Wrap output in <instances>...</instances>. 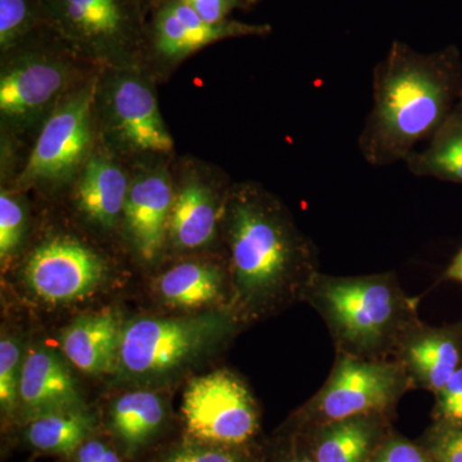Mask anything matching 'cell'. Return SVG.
<instances>
[{"label":"cell","mask_w":462,"mask_h":462,"mask_svg":"<svg viewBox=\"0 0 462 462\" xmlns=\"http://www.w3.org/2000/svg\"><path fill=\"white\" fill-rule=\"evenodd\" d=\"M370 462H438L424 445L396 434L385 436Z\"/></svg>","instance_id":"obj_29"},{"label":"cell","mask_w":462,"mask_h":462,"mask_svg":"<svg viewBox=\"0 0 462 462\" xmlns=\"http://www.w3.org/2000/svg\"><path fill=\"white\" fill-rule=\"evenodd\" d=\"M182 415L191 439L231 448L254 439L260 427L251 392L226 370L191 380L182 398Z\"/></svg>","instance_id":"obj_10"},{"label":"cell","mask_w":462,"mask_h":462,"mask_svg":"<svg viewBox=\"0 0 462 462\" xmlns=\"http://www.w3.org/2000/svg\"><path fill=\"white\" fill-rule=\"evenodd\" d=\"M207 23H218L229 20L236 9L248 8L245 0H180Z\"/></svg>","instance_id":"obj_31"},{"label":"cell","mask_w":462,"mask_h":462,"mask_svg":"<svg viewBox=\"0 0 462 462\" xmlns=\"http://www.w3.org/2000/svg\"><path fill=\"white\" fill-rule=\"evenodd\" d=\"M173 187L169 236L182 251L205 248L214 242L229 189L207 170L188 167Z\"/></svg>","instance_id":"obj_13"},{"label":"cell","mask_w":462,"mask_h":462,"mask_svg":"<svg viewBox=\"0 0 462 462\" xmlns=\"http://www.w3.org/2000/svg\"><path fill=\"white\" fill-rule=\"evenodd\" d=\"M236 327V318L227 312L138 319L124 325L117 369L129 378H162L223 340Z\"/></svg>","instance_id":"obj_6"},{"label":"cell","mask_w":462,"mask_h":462,"mask_svg":"<svg viewBox=\"0 0 462 462\" xmlns=\"http://www.w3.org/2000/svg\"><path fill=\"white\" fill-rule=\"evenodd\" d=\"M393 360L411 389L438 393L462 365V321L442 327L421 322L404 337Z\"/></svg>","instance_id":"obj_15"},{"label":"cell","mask_w":462,"mask_h":462,"mask_svg":"<svg viewBox=\"0 0 462 462\" xmlns=\"http://www.w3.org/2000/svg\"><path fill=\"white\" fill-rule=\"evenodd\" d=\"M460 103H461V106H462V100H461V102H460Z\"/></svg>","instance_id":"obj_36"},{"label":"cell","mask_w":462,"mask_h":462,"mask_svg":"<svg viewBox=\"0 0 462 462\" xmlns=\"http://www.w3.org/2000/svg\"><path fill=\"white\" fill-rule=\"evenodd\" d=\"M23 358L16 340L2 337L0 340V404L7 418L18 409Z\"/></svg>","instance_id":"obj_25"},{"label":"cell","mask_w":462,"mask_h":462,"mask_svg":"<svg viewBox=\"0 0 462 462\" xmlns=\"http://www.w3.org/2000/svg\"><path fill=\"white\" fill-rule=\"evenodd\" d=\"M98 75L79 85L47 118L17 184L54 185L69 180L91 156Z\"/></svg>","instance_id":"obj_9"},{"label":"cell","mask_w":462,"mask_h":462,"mask_svg":"<svg viewBox=\"0 0 462 462\" xmlns=\"http://www.w3.org/2000/svg\"><path fill=\"white\" fill-rule=\"evenodd\" d=\"M165 420L163 401L152 392L139 391L115 401L108 425L124 454L135 457L156 439Z\"/></svg>","instance_id":"obj_20"},{"label":"cell","mask_w":462,"mask_h":462,"mask_svg":"<svg viewBox=\"0 0 462 462\" xmlns=\"http://www.w3.org/2000/svg\"><path fill=\"white\" fill-rule=\"evenodd\" d=\"M157 462H248L236 448L191 439L167 452Z\"/></svg>","instance_id":"obj_27"},{"label":"cell","mask_w":462,"mask_h":462,"mask_svg":"<svg viewBox=\"0 0 462 462\" xmlns=\"http://www.w3.org/2000/svg\"><path fill=\"white\" fill-rule=\"evenodd\" d=\"M225 273L214 263L188 261L158 276L156 291L169 305L181 309L207 306L223 294Z\"/></svg>","instance_id":"obj_22"},{"label":"cell","mask_w":462,"mask_h":462,"mask_svg":"<svg viewBox=\"0 0 462 462\" xmlns=\"http://www.w3.org/2000/svg\"><path fill=\"white\" fill-rule=\"evenodd\" d=\"M422 445L438 462H462V425L434 421Z\"/></svg>","instance_id":"obj_28"},{"label":"cell","mask_w":462,"mask_h":462,"mask_svg":"<svg viewBox=\"0 0 462 462\" xmlns=\"http://www.w3.org/2000/svg\"><path fill=\"white\" fill-rule=\"evenodd\" d=\"M130 181L114 158L91 154L76 187V202L81 214L102 229H114L124 217Z\"/></svg>","instance_id":"obj_19"},{"label":"cell","mask_w":462,"mask_h":462,"mask_svg":"<svg viewBox=\"0 0 462 462\" xmlns=\"http://www.w3.org/2000/svg\"><path fill=\"white\" fill-rule=\"evenodd\" d=\"M434 397V421L462 425V365Z\"/></svg>","instance_id":"obj_30"},{"label":"cell","mask_w":462,"mask_h":462,"mask_svg":"<svg viewBox=\"0 0 462 462\" xmlns=\"http://www.w3.org/2000/svg\"><path fill=\"white\" fill-rule=\"evenodd\" d=\"M173 184L165 167L143 169L130 181L124 211L125 230L142 260L160 257L169 236Z\"/></svg>","instance_id":"obj_14"},{"label":"cell","mask_w":462,"mask_h":462,"mask_svg":"<svg viewBox=\"0 0 462 462\" xmlns=\"http://www.w3.org/2000/svg\"><path fill=\"white\" fill-rule=\"evenodd\" d=\"M221 226L236 311L258 316L303 300L319 273L318 251L273 194L254 182L230 187Z\"/></svg>","instance_id":"obj_1"},{"label":"cell","mask_w":462,"mask_h":462,"mask_svg":"<svg viewBox=\"0 0 462 462\" xmlns=\"http://www.w3.org/2000/svg\"><path fill=\"white\" fill-rule=\"evenodd\" d=\"M23 278L39 300L69 303L90 296L107 278L105 260L84 243L54 236L33 249Z\"/></svg>","instance_id":"obj_12"},{"label":"cell","mask_w":462,"mask_h":462,"mask_svg":"<svg viewBox=\"0 0 462 462\" xmlns=\"http://www.w3.org/2000/svg\"><path fill=\"white\" fill-rule=\"evenodd\" d=\"M48 27L50 23L42 0H0L2 56Z\"/></svg>","instance_id":"obj_24"},{"label":"cell","mask_w":462,"mask_h":462,"mask_svg":"<svg viewBox=\"0 0 462 462\" xmlns=\"http://www.w3.org/2000/svg\"><path fill=\"white\" fill-rule=\"evenodd\" d=\"M79 407L80 393L63 358L50 346L30 348L23 358L18 398L23 421Z\"/></svg>","instance_id":"obj_16"},{"label":"cell","mask_w":462,"mask_h":462,"mask_svg":"<svg viewBox=\"0 0 462 462\" xmlns=\"http://www.w3.org/2000/svg\"><path fill=\"white\" fill-rule=\"evenodd\" d=\"M72 462H123L114 447L98 438H89L69 456Z\"/></svg>","instance_id":"obj_32"},{"label":"cell","mask_w":462,"mask_h":462,"mask_svg":"<svg viewBox=\"0 0 462 462\" xmlns=\"http://www.w3.org/2000/svg\"><path fill=\"white\" fill-rule=\"evenodd\" d=\"M282 462H316L315 458L312 457V455L310 454L309 449H296L293 451V454L288 456L287 458H284Z\"/></svg>","instance_id":"obj_34"},{"label":"cell","mask_w":462,"mask_h":462,"mask_svg":"<svg viewBox=\"0 0 462 462\" xmlns=\"http://www.w3.org/2000/svg\"><path fill=\"white\" fill-rule=\"evenodd\" d=\"M93 66L72 53L51 27L2 56L0 118L3 130L25 134L42 127Z\"/></svg>","instance_id":"obj_4"},{"label":"cell","mask_w":462,"mask_h":462,"mask_svg":"<svg viewBox=\"0 0 462 462\" xmlns=\"http://www.w3.org/2000/svg\"><path fill=\"white\" fill-rule=\"evenodd\" d=\"M404 163L409 171L418 178H434L462 184L461 103L428 142L427 147L420 152L413 151Z\"/></svg>","instance_id":"obj_23"},{"label":"cell","mask_w":462,"mask_h":462,"mask_svg":"<svg viewBox=\"0 0 462 462\" xmlns=\"http://www.w3.org/2000/svg\"><path fill=\"white\" fill-rule=\"evenodd\" d=\"M303 300L320 315L336 352L364 360H393L410 331L421 324L419 298L393 272L360 276L316 273Z\"/></svg>","instance_id":"obj_3"},{"label":"cell","mask_w":462,"mask_h":462,"mask_svg":"<svg viewBox=\"0 0 462 462\" xmlns=\"http://www.w3.org/2000/svg\"><path fill=\"white\" fill-rule=\"evenodd\" d=\"M462 100V60L455 45L420 53L394 41L374 69L373 108L358 138L369 165L406 160L430 142Z\"/></svg>","instance_id":"obj_2"},{"label":"cell","mask_w":462,"mask_h":462,"mask_svg":"<svg viewBox=\"0 0 462 462\" xmlns=\"http://www.w3.org/2000/svg\"><path fill=\"white\" fill-rule=\"evenodd\" d=\"M26 209L14 194H0V257L2 261L20 248L26 231Z\"/></svg>","instance_id":"obj_26"},{"label":"cell","mask_w":462,"mask_h":462,"mask_svg":"<svg viewBox=\"0 0 462 462\" xmlns=\"http://www.w3.org/2000/svg\"><path fill=\"white\" fill-rule=\"evenodd\" d=\"M388 416L372 413L309 428L307 449L316 462H370L384 439Z\"/></svg>","instance_id":"obj_17"},{"label":"cell","mask_w":462,"mask_h":462,"mask_svg":"<svg viewBox=\"0 0 462 462\" xmlns=\"http://www.w3.org/2000/svg\"><path fill=\"white\" fill-rule=\"evenodd\" d=\"M123 328L111 311L80 316L60 334V348L81 372L102 375L117 369Z\"/></svg>","instance_id":"obj_18"},{"label":"cell","mask_w":462,"mask_h":462,"mask_svg":"<svg viewBox=\"0 0 462 462\" xmlns=\"http://www.w3.org/2000/svg\"><path fill=\"white\" fill-rule=\"evenodd\" d=\"M141 67L100 69L96 115L103 139L126 156H165L173 149L149 76Z\"/></svg>","instance_id":"obj_7"},{"label":"cell","mask_w":462,"mask_h":462,"mask_svg":"<svg viewBox=\"0 0 462 462\" xmlns=\"http://www.w3.org/2000/svg\"><path fill=\"white\" fill-rule=\"evenodd\" d=\"M27 446L42 454L69 457L96 430L93 416L83 407L38 416L23 422Z\"/></svg>","instance_id":"obj_21"},{"label":"cell","mask_w":462,"mask_h":462,"mask_svg":"<svg viewBox=\"0 0 462 462\" xmlns=\"http://www.w3.org/2000/svg\"><path fill=\"white\" fill-rule=\"evenodd\" d=\"M412 391L401 365L336 352L327 382L294 415L300 430L355 416L389 415L404 393Z\"/></svg>","instance_id":"obj_8"},{"label":"cell","mask_w":462,"mask_h":462,"mask_svg":"<svg viewBox=\"0 0 462 462\" xmlns=\"http://www.w3.org/2000/svg\"><path fill=\"white\" fill-rule=\"evenodd\" d=\"M50 27L72 53L98 69L144 65L153 0H42Z\"/></svg>","instance_id":"obj_5"},{"label":"cell","mask_w":462,"mask_h":462,"mask_svg":"<svg viewBox=\"0 0 462 462\" xmlns=\"http://www.w3.org/2000/svg\"><path fill=\"white\" fill-rule=\"evenodd\" d=\"M245 5H247V7H254V5L258 2V0H245Z\"/></svg>","instance_id":"obj_35"},{"label":"cell","mask_w":462,"mask_h":462,"mask_svg":"<svg viewBox=\"0 0 462 462\" xmlns=\"http://www.w3.org/2000/svg\"><path fill=\"white\" fill-rule=\"evenodd\" d=\"M272 26L236 20L211 23L200 18L180 0H153L145 33V60L175 67L197 51L227 39L267 36Z\"/></svg>","instance_id":"obj_11"},{"label":"cell","mask_w":462,"mask_h":462,"mask_svg":"<svg viewBox=\"0 0 462 462\" xmlns=\"http://www.w3.org/2000/svg\"><path fill=\"white\" fill-rule=\"evenodd\" d=\"M442 281L461 282L462 284V248L452 258L451 263L443 273Z\"/></svg>","instance_id":"obj_33"}]
</instances>
